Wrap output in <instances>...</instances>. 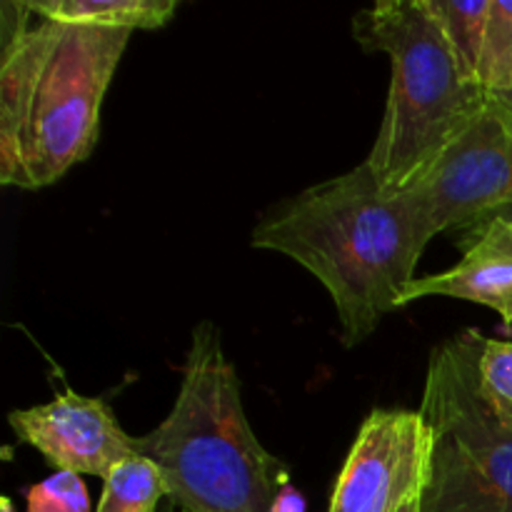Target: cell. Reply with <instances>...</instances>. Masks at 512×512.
<instances>
[{
    "instance_id": "1",
    "label": "cell",
    "mask_w": 512,
    "mask_h": 512,
    "mask_svg": "<svg viewBox=\"0 0 512 512\" xmlns=\"http://www.w3.org/2000/svg\"><path fill=\"white\" fill-rule=\"evenodd\" d=\"M130 35L40 18L25 0L3 5L0 183L45 188L93 153Z\"/></svg>"
},
{
    "instance_id": "2",
    "label": "cell",
    "mask_w": 512,
    "mask_h": 512,
    "mask_svg": "<svg viewBox=\"0 0 512 512\" xmlns=\"http://www.w3.org/2000/svg\"><path fill=\"white\" fill-rule=\"evenodd\" d=\"M260 250L288 255L330 293L345 345H360L403 308L428 240L403 193L380 188L368 163L303 190L253 230Z\"/></svg>"
},
{
    "instance_id": "3",
    "label": "cell",
    "mask_w": 512,
    "mask_h": 512,
    "mask_svg": "<svg viewBox=\"0 0 512 512\" xmlns=\"http://www.w3.org/2000/svg\"><path fill=\"white\" fill-rule=\"evenodd\" d=\"M138 455L158 465L183 512H270L290 480L250 428L238 373L213 323L195 328L173 410L138 438Z\"/></svg>"
},
{
    "instance_id": "4",
    "label": "cell",
    "mask_w": 512,
    "mask_h": 512,
    "mask_svg": "<svg viewBox=\"0 0 512 512\" xmlns=\"http://www.w3.org/2000/svg\"><path fill=\"white\" fill-rule=\"evenodd\" d=\"M353 33L368 53L390 58L383 123L368 160L390 195L413 188L485 108L488 95L460 70L425 0H385L355 15Z\"/></svg>"
},
{
    "instance_id": "5",
    "label": "cell",
    "mask_w": 512,
    "mask_h": 512,
    "mask_svg": "<svg viewBox=\"0 0 512 512\" xmlns=\"http://www.w3.org/2000/svg\"><path fill=\"white\" fill-rule=\"evenodd\" d=\"M480 345L470 330L430 355L420 415L435 448L423 512H512V430L480 395Z\"/></svg>"
},
{
    "instance_id": "6",
    "label": "cell",
    "mask_w": 512,
    "mask_h": 512,
    "mask_svg": "<svg viewBox=\"0 0 512 512\" xmlns=\"http://www.w3.org/2000/svg\"><path fill=\"white\" fill-rule=\"evenodd\" d=\"M423 238L480 225L512 205V118L495 98L445 148L420 183L403 190Z\"/></svg>"
},
{
    "instance_id": "7",
    "label": "cell",
    "mask_w": 512,
    "mask_h": 512,
    "mask_svg": "<svg viewBox=\"0 0 512 512\" xmlns=\"http://www.w3.org/2000/svg\"><path fill=\"white\" fill-rule=\"evenodd\" d=\"M433 448L420 410H373L345 458L328 512H400L423 498Z\"/></svg>"
},
{
    "instance_id": "8",
    "label": "cell",
    "mask_w": 512,
    "mask_h": 512,
    "mask_svg": "<svg viewBox=\"0 0 512 512\" xmlns=\"http://www.w3.org/2000/svg\"><path fill=\"white\" fill-rule=\"evenodd\" d=\"M8 423L20 443L68 473L105 480L115 465L138 455V438L120 428L108 403L73 390L35 408L13 410Z\"/></svg>"
},
{
    "instance_id": "9",
    "label": "cell",
    "mask_w": 512,
    "mask_h": 512,
    "mask_svg": "<svg viewBox=\"0 0 512 512\" xmlns=\"http://www.w3.org/2000/svg\"><path fill=\"white\" fill-rule=\"evenodd\" d=\"M423 298H455L485 305L512 328V230L503 218L483 220L453 268L423 275L405 293V305Z\"/></svg>"
},
{
    "instance_id": "10",
    "label": "cell",
    "mask_w": 512,
    "mask_h": 512,
    "mask_svg": "<svg viewBox=\"0 0 512 512\" xmlns=\"http://www.w3.org/2000/svg\"><path fill=\"white\" fill-rule=\"evenodd\" d=\"M35 15L60 23L118 30H155L173 20L175 0H25Z\"/></svg>"
},
{
    "instance_id": "11",
    "label": "cell",
    "mask_w": 512,
    "mask_h": 512,
    "mask_svg": "<svg viewBox=\"0 0 512 512\" xmlns=\"http://www.w3.org/2000/svg\"><path fill=\"white\" fill-rule=\"evenodd\" d=\"M425 3H428V10L433 13L438 28L443 30L460 70L478 83L480 53H483L485 28H488L490 3L493 0H470V3L425 0Z\"/></svg>"
},
{
    "instance_id": "12",
    "label": "cell",
    "mask_w": 512,
    "mask_h": 512,
    "mask_svg": "<svg viewBox=\"0 0 512 512\" xmlns=\"http://www.w3.org/2000/svg\"><path fill=\"white\" fill-rule=\"evenodd\" d=\"M160 498H168L163 473L153 460L135 455L110 470L95 512H155Z\"/></svg>"
},
{
    "instance_id": "13",
    "label": "cell",
    "mask_w": 512,
    "mask_h": 512,
    "mask_svg": "<svg viewBox=\"0 0 512 512\" xmlns=\"http://www.w3.org/2000/svg\"><path fill=\"white\" fill-rule=\"evenodd\" d=\"M478 83L488 98H498L512 88V0L490 3Z\"/></svg>"
},
{
    "instance_id": "14",
    "label": "cell",
    "mask_w": 512,
    "mask_h": 512,
    "mask_svg": "<svg viewBox=\"0 0 512 512\" xmlns=\"http://www.w3.org/2000/svg\"><path fill=\"white\" fill-rule=\"evenodd\" d=\"M478 385L495 420L512 430V340L483 338L478 355Z\"/></svg>"
},
{
    "instance_id": "15",
    "label": "cell",
    "mask_w": 512,
    "mask_h": 512,
    "mask_svg": "<svg viewBox=\"0 0 512 512\" xmlns=\"http://www.w3.org/2000/svg\"><path fill=\"white\" fill-rule=\"evenodd\" d=\"M28 512H90L88 488L78 473L58 470L48 480L30 485Z\"/></svg>"
},
{
    "instance_id": "16",
    "label": "cell",
    "mask_w": 512,
    "mask_h": 512,
    "mask_svg": "<svg viewBox=\"0 0 512 512\" xmlns=\"http://www.w3.org/2000/svg\"><path fill=\"white\" fill-rule=\"evenodd\" d=\"M305 508H308V505H305V495L300 493L290 480H285L278 488V493H275L270 512H305Z\"/></svg>"
},
{
    "instance_id": "17",
    "label": "cell",
    "mask_w": 512,
    "mask_h": 512,
    "mask_svg": "<svg viewBox=\"0 0 512 512\" xmlns=\"http://www.w3.org/2000/svg\"><path fill=\"white\" fill-rule=\"evenodd\" d=\"M495 100H498V103L503 105L505 110H508V115L512 118V88L505 95H498V98H495Z\"/></svg>"
},
{
    "instance_id": "18",
    "label": "cell",
    "mask_w": 512,
    "mask_h": 512,
    "mask_svg": "<svg viewBox=\"0 0 512 512\" xmlns=\"http://www.w3.org/2000/svg\"><path fill=\"white\" fill-rule=\"evenodd\" d=\"M400 512H423V498H418V500H413V503H408Z\"/></svg>"
},
{
    "instance_id": "19",
    "label": "cell",
    "mask_w": 512,
    "mask_h": 512,
    "mask_svg": "<svg viewBox=\"0 0 512 512\" xmlns=\"http://www.w3.org/2000/svg\"><path fill=\"white\" fill-rule=\"evenodd\" d=\"M498 218H503L505 223L510 225V230H512V205H508V208H503V210H500V213H498Z\"/></svg>"
}]
</instances>
